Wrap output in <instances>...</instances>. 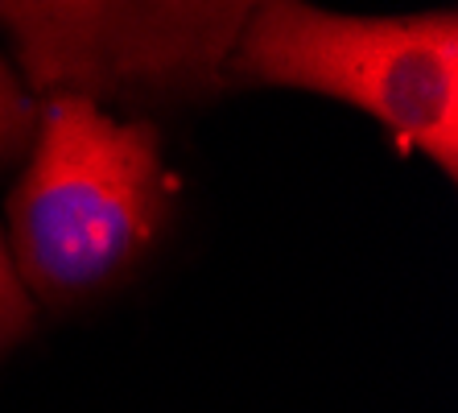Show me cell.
Instances as JSON below:
<instances>
[{"mask_svg":"<svg viewBox=\"0 0 458 413\" xmlns=\"http://www.w3.org/2000/svg\"><path fill=\"white\" fill-rule=\"evenodd\" d=\"M170 182L153 125L83 96H50L9 202L13 265L54 306L116 281L165 219Z\"/></svg>","mask_w":458,"mask_h":413,"instance_id":"obj_1","label":"cell"},{"mask_svg":"<svg viewBox=\"0 0 458 413\" xmlns=\"http://www.w3.org/2000/svg\"><path fill=\"white\" fill-rule=\"evenodd\" d=\"M301 87L376 116L396 145L458 170V17H347L306 0H256L224 87Z\"/></svg>","mask_w":458,"mask_h":413,"instance_id":"obj_2","label":"cell"},{"mask_svg":"<svg viewBox=\"0 0 458 413\" xmlns=\"http://www.w3.org/2000/svg\"><path fill=\"white\" fill-rule=\"evenodd\" d=\"M256 0H0V25L42 96L174 104L224 91Z\"/></svg>","mask_w":458,"mask_h":413,"instance_id":"obj_3","label":"cell"},{"mask_svg":"<svg viewBox=\"0 0 458 413\" xmlns=\"http://www.w3.org/2000/svg\"><path fill=\"white\" fill-rule=\"evenodd\" d=\"M33 128H38V112H33L30 96H25L21 79L0 58V161L17 158L30 145Z\"/></svg>","mask_w":458,"mask_h":413,"instance_id":"obj_4","label":"cell"},{"mask_svg":"<svg viewBox=\"0 0 458 413\" xmlns=\"http://www.w3.org/2000/svg\"><path fill=\"white\" fill-rule=\"evenodd\" d=\"M30 294H25V281L13 265V256L4 253V240H0V348L13 343L30 327Z\"/></svg>","mask_w":458,"mask_h":413,"instance_id":"obj_5","label":"cell"}]
</instances>
